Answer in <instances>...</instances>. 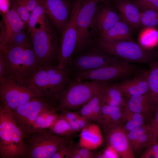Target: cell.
<instances>
[{"label":"cell","mask_w":158,"mask_h":158,"mask_svg":"<svg viewBox=\"0 0 158 158\" xmlns=\"http://www.w3.org/2000/svg\"><path fill=\"white\" fill-rule=\"evenodd\" d=\"M102 131L97 123H90L80 131L79 145L91 150L97 148L104 140Z\"/></svg>","instance_id":"obj_21"},{"label":"cell","mask_w":158,"mask_h":158,"mask_svg":"<svg viewBox=\"0 0 158 158\" xmlns=\"http://www.w3.org/2000/svg\"><path fill=\"white\" fill-rule=\"evenodd\" d=\"M0 22V47L5 45L14 35L27 26L14 10L10 9L1 14Z\"/></svg>","instance_id":"obj_15"},{"label":"cell","mask_w":158,"mask_h":158,"mask_svg":"<svg viewBox=\"0 0 158 158\" xmlns=\"http://www.w3.org/2000/svg\"><path fill=\"white\" fill-rule=\"evenodd\" d=\"M95 46L107 54L130 63L149 65L158 58L150 49L132 40L108 42L98 39Z\"/></svg>","instance_id":"obj_8"},{"label":"cell","mask_w":158,"mask_h":158,"mask_svg":"<svg viewBox=\"0 0 158 158\" xmlns=\"http://www.w3.org/2000/svg\"><path fill=\"white\" fill-rule=\"evenodd\" d=\"M98 3L96 0H80L77 19V42L72 58L95 46L99 35L95 18Z\"/></svg>","instance_id":"obj_4"},{"label":"cell","mask_w":158,"mask_h":158,"mask_svg":"<svg viewBox=\"0 0 158 158\" xmlns=\"http://www.w3.org/2000/svg\"><path fill=\"white\" fill-rule=\"evenodd\" d=\"M99 3H111L113 0H96Z\"/></svg>","instance_id":"obj_45"},{"label":"cell","mask_w":158,"mask_h":158,"mask_svg":"<svg viewBox=\"0 0 158 158\" xmlns=\"http://www.w3.org/2000/svg\"><path fill=\"white\" fill-rule=\"evenodd\" d=\"M154 140H158V108L154 111L149 123Z\"/></svg>","instance_id":"obj_41"},{"label":"cell","mask_w":158,"mask_h":158,"mask_svg":"<svg viewBox=\"0 0 158 158\" xmlns=\"http://www.w3.org/2000/svg\"><path fill=\"white\" fill-rule=\"evenodd\" d=\"M126 107L130 111L143 116L150 121L152 118L154 110L148 93L136 95H124Z\"/></svg>","instance_id":"obj_22"},{"label":"cell","mask_w":158,"mask_h":158,"mask_svg":"<svg viewBox=\"0 0 158 158\" xmlns=\"http://www.w3.org/2000/svg\"><path fill=\"white\" fill-rule=\"evenodd\" d=\"M61 114L57 108L46 109L42 112L34 122L33 126L35 132L49 129Z\"/></svg>","instance_id":"obj_27"},{"label":"cell","mask_w":158,"mask_h":158,"mask_svg":"<svg viewBox=\"0 0 158 158\" xmlns=\"http://www.w3.org/2000/svg\"><path fill=\"white\" fill-rule=\"evenodd\" d=\"M49 130L54 134L66 139L74 133L68 122L61 113L54 123Z\"/></svg>","instance_id":"obj_29"},{"label":"cell","mask_w":158,"mask_h":158,"mask_svg":"<svg viewBox=\"0 0 158 158\" xmlns=\"http://www.w3.org/2000/svg\"><path fill=\"white\" fill-rule=\"evenodd\" d=\"M140 158H158V142H151L140 156Z\"/></svg>","instance_id":"obj_38"},{"label":"cell","mask_w":158,"mask_h":158,"mask_svg":"<svg viewBox=\"0 0 158 158\" xmlns=\"http://www.w3.org/2000/svg\"><path fill=\"white\" fill-rule=\"evenodd\" d=\"M31 44L30 37L24 30L14 35L5 45L6 46H23Z\"/></svg>","instance_id":"obj_35"},{"label":"cell","mask_w":158,"mask_h":158,"mask_svg":"<svg viewBox=\"0 0 158 158\" xmlns=\"http://www.w3.org/2000/svg\"><path fill=\"white\" fill-rule=\"evenodd\" d=\"M74 148L79 158H96V154L92 150L82 147L78 145L74 144Z\"/></svg>","instance_id":"obj_42"},{"label":"cell","mask_w":158,"mask_h":158,"mask_svg":"<svg viewBox=\"0 0 158 158\" xmlns=\"http://www.w3.org/2000/svg\"><path fill=\"white\" fill-rule=\"evenodd\" d=\"M141 25L148 28H153L158 25V11L147 10L141 13Z\"/></svg>","instance_id":"obj_32"},{"label":"cell","mask_w":158,"mask_h":158,"mask_svg":"<svg viewBox=\"0 0 158 158\" xmlns=\"http://www.w3.org/2000/svg\"><path fill=\"white\" fill-rule=\"evenodd\" d=\"M46 14L59 35L68 23L73 2L72 0H42Z\"/></svg>","instance_id":"obj_14"},{"label":"cell","mask_w":158,"mask_h":158,"mask_svg":"<svg viewBox=\"0 0 158 158\" xmlns=\"http://www.w3.org/2000/svg\"><path fill=\"white\" fill-rule=\"evenodd\" d=\"M125 107H120L102 105L97 123L104 133L116 127L121 125Z\"/></svg>","instance_id":"obj_19"},{"label":"cell","mask_w":158,"mask_h":158,"mask_svg":"<svg viewBox=\"0 0 158 158\" xmlns=\"http://www.w3.org/2000/svg\"><path fill=\"white\" fill-rule=\"evenodd\" d=\"M57 107V105L50 100L40 96L11 111L22 130L25 133H29L35 132L34 122L42 112Z\"/></svg>","instance_id":"obj_12"},{"label":"cell","mask_w":158,"mask_h":158,"mask_svg":"<svg viewBox=\"0 0 158 158\" xmlns=\"http://www.w3.org/2000/svg\"><path fill=\"white\" fill-rule=\"evenodd\" d=\"M103 97L107 98L119 103L122 106L126 105L124 95L115 85L114 83H107L102 91Z\"/></svg>","instance_id":"obj_30"},{"label":"cell","mask_w":158,"mask_h":158,"mask_svg":"<svg viewBox=\"0 0 158 158\" xmlns=\"http://www.w3.org/2000/svg\"><path fill=\"white\" fill-rule=\"evenodd\" d=\"M107 83L80 81L69 78L60 99L59 110L80 109L102 90Z\"/></svg>","instance_id":"obj_5"},{"label":"cell","mask_w":158,"mask_h":158,"mask_svg":"<svg viewBox=\"0 0 158 158\" xmlns=\"http://www.w3.org/2000/svg\"><path fill=\"white\" fill-rule=\"evenodd\" d=\"M114 83L124 95H139L149 92L147 71H141L133 78Z\"/></svg>","instance_id":"obj_18"},{"label":"cell","mask_w":158,"mask_h":158,"mask_svg":"<svg viewBox=\"0 0 158 158\" xmlns=\"http://www.w3.org/2000/svg\"><path fill=\"white\" fill-rule=\"evenodd\" d=\"M91 121L88 120L81 115L75 120L68 122L74 133L80 131L90 123Z\"/></svg>","instance_id":"obj_39"},{"label":"cell","mask_w":158,"mask_h":158,"mask_svg":"<svg viewBox=\"0 0 158 158\" xmlns=\"http://www.w3.org/2000/svg\"><path fill=\"white\" fill-rule=\"evenodd\" d=\"M65 139L49 129L25 133L21 158H52Z\"/></svg>","instance_id":"obj_9"},{"label":"cell","mask_w":158,"mask_h":158,"mask_svg":"<svg viewBox=\"0 0 158 158\" xmlns=\"http://www.w3.org/2000/svg\"><path fill=\"white\" fill-rule=\"evenodd\" d=\"M50 21L47 16L42 0L40 2L30 13L28 24L27 33H30L43 29Z\"/></svg>","instance_id":"obj_25"},{"label":"cell","mask_w":158,"mask_h":158,"mask_svg":"<svg viewBox=\"0 0 158 158\" xmlns=\"http://www.w3.org/2000/svg\"><path fill=\"white\" fill-rule=\"evenodd\" d=\"M142 32L140 37V45L148 49L156 44L158 41V32L153 28H148Z\"/></svg>","instance_id":"obj_31"},{"label":"cell","mask_w":158,"mask_h":158,"mask_svg":"<svg viewBox=\"0 0 158 158\" xmlns=\"http://www.w3.org/2000/svg\"><path fill=\"white\" fill-rule=\"evenodd\" d=\"M148 65L150 68L147 70L148 94L154 113L158 108V58Z\"/></svg>","instance_id":"obj_24"},{"label":"cell","mask_w":158,"mask_h":158,"mask_svg":"<svg viewBox=\"0 0 158 158\" xmlns=\"http://www.w3.org/2000/svg\"><path fill=\"white\" fill-rule=\"evenodd\" d=\"M114 8L111 3H98L95 23L99 36L110 30L121 19Z\"/></svg>","instance_id":"obj_16"},{"label":"cell","mask_w":158,"mask_h":158,"mask_svg":"<svg viewBox=\"0 0 158 158\" xmlns=\"http://www.w3.org/2000/svg\"><path fill=\"white\" fill-rule=\"evenodd\" d=\"M111 3L118 11L121 19L131 28H138L141 25L140 10L133 1L113 0Z\"/></svg>","instance_id":"obj_20"},{"label":"cell","mask_w":158,"mask_h":158,"mask_svg":"<svg viewBox=\"0 0 158 158\" xmlns=\"http://www.w3.org/2000/svg\"><path fill=\"white\" fill-rule=\"evenodd\" d=\"M40 0H22L28 10L30 13L38 4Z\"/></svg>","instance_id":"obj_44"},{"label":"cell","mask_w":158,"mask_h":158,"mask_svg":"<svg viewBox=\"0 0 158 158\" xmlns=\"http://www.w3.org/2000/svg\"><path fill=\"white\" fill-rule=\"evenodd\" d=\"M130 28L121 19L108 31L100 35L98 39L108 42L131 40Z\"/></svg>","instance_id":"obj_23"},{"label":"cell","mask_w":158,"mask_h":158,"mask_svg":"<svg viewBox=\"0 0 158 158\" xmlns=\"http://www.w3.org/2000/svg\"><path fill=\"white\" fill-rule=\"evenodd\" d=\"M40 96H42L32 83L26 84L12 80L0 78V103L11 111Z\"/></svg>","instance_id":"obj_10"},{"label":"cell","mask_w":158,"mask_h":158,"mask_svg":"<svg viewBox=\"0 0 158 158\" xmlns=\"http://www.w3.org/2000/svg\"><path fill=\"white\" fill-rule=\"evenodd\" d=\"M131 1H133V0H130Z\"/></svg>","instance_id":"obj_46"},{"label":"cell","mask_w":158,"mask_h":158,"mask_svg":"<svg viewBox=\"0 0 158 158\" xmlns=\"http://www.w3.org/2000/svg\"><path fill=\"white\" fill-rule=\"evenodd\" d=\"M121 60L116 57L104 52L95 46L72 58L67 70L69 73L91 71L113 64Z\"/></svg>","instance_id":"obj_13"},{"label":"cell","mask_w":158,"mask_h":158,"mask_svg":"<svg viewBox=\"0 0 158 158\" xmlns=\"http://www.w3.org/2000/svg\"><path fill=\"white\" fill-rule=\"evenodd\" d=\"M143 11L152 10L158 11V0H135L132 1Z\"/></svg>","instance_id":"obj_37"},{"label":"cell","mask_w":158,"mask_h":158,"mask_svg":"<svg viewBox=\"0 0 158 158\" xmlns=\"http://www.w3.org/2000/svg\"><path fill=\"white\" fill-rule=\"evenodd\" d=\"M69 78L68 70L57 64L40 67L30 80L41 95L58 106L61 97Z\"/></svg>","instance_id":"obj_3"},{"label":"cell","mask_w":158,"mask_h":158,"mask_svg":"<svg viewBox=\"0 0 158 158\" xmlns=\"http://www.w3.org/2000/svg\"><path fill=\"white\" fill-rule=\"evenodd\" d=\"M68 143L67 139L63 141L60 144L52 158H68Z\"/></svg>","instance_id":"obj_40"},{"label":"cell","mask_w":158,"mask_h":158,"mask_svg":"<svg viewBox=\"0 0 158 158\" xmlns=\"http://www.w3.org/2000/svg\"><path fill=\"white\" fill-rule=\"evenodd\" d=\"M29 35L40 67L58 64L60 36L50 21L43 29L31 33Z\"/></svg>","instance_id":"obj_6"},{"label":"cell","mask_w":158,"mask_h":158,"mask_svg":"<svg viewBox=\"0 0 158 158\" xmlns=\"http://www.w3.org/2000/svg\"><path fill=\"white\" fill-rule=\"evenodd\" d=\"M107 145L111 146L122 158H134L135 155L127 136L121 126L116 127L104 133Z\"/></svg>","instance_id":"obj_17"},{"label":"cell","mask_w":158,"mask_h":158,"mask_svg":"<svg viewBox=\"0 0 158 158\" xmlns=\"http://www.w3.org/2000/svg\"><path fill=\"white\" fill-rule=\"evenodd\" d=\"M145 118L141 114L133 112L125 107L121 126L127 133L133 129L145 124Z\"/></svg>","instance_id":"obj_28"},{"label":"cell","mask_w":158,"mask_h":158,"mask_svg":"<svg viewBox=\"0 0 158 158\" xmlns=\"http://www.w3.org/2000/svg\"><path fill=\"white\" fill-rule=\"evenodd\" d=\"M80 7V0L74 1L66 27L60 38L58 66L67 70L76 46L77 39V19Z\"/></svg>","instance_id":"obj_11"},{"label":"cell","mask_w":158,"mask_h":158,"mask_svg":"<svg viewBox=\"0 0 158 158\" xmlns=\"http://www.w3.org/2000/svg\"><path fill=\"white\" fill-rule=\"evenodd\" d=\"M0 56L5 64L3 76L0 78L31 84V78L40 67L31 44L1 48Z\"/></svg>","instance_id":"obj_1"},{"label":"cell","mask_w":158,"mask_h":158,"mask_svg":"<svg viewBox=\"0 0 158 158\" xmlns=\"http://www.w3.org/2000/svg\"><path fill=\"white\" fill-rule=\"evenodd\" d=\"M150 129L149 124H145L126 133L131 146L139 137Z\"/></svg>","instance_id":"obj_36"},{"label":"cell","mask_w":158,"mask_h":158,"mask_svg":"<svg viewBox=\"0 0 158 158\" xmlns=\"http://www.w3.org/2000/svg\"><path fill=\"white\" fill-rule=\"evenodd\" d=\"M140 71L134 63L121 60L113 64L92 70L69 73V75L70 78L78 80L110 83H119L131 78Z\"/></svg>","instance_id":"obj_7"},{"label":"cell","mask_w":158,"mask_h":158,"mask_svg":"<svg viewBox=\"0 0 158 158\" xmlns=\"http://www.w3.org/2000/svg\"><path fill=\"white\" fill-rule=\"evenodd\" d=\"M102 154L103 158H118L120 157L116 151L109 145H107Z\"/></svg>","instance_id":"obj_43"},{"label":"cell","mask_w":158,"mask_h":158,"mask_svg":"<svg viewBox=\"0 0 158 158\" xmlns=\"http://www.w3.org/2000/svg\"><path fill=\"white\" fill-rule=\"evenodd\" d=\"M102 90L79 109V113L82 116L91 121L97 122L102 105L101 99Z\"/></svg>","instance_id":"obj_26"},{"label":"cell","mask_w":158,"mask_h":158,"mask_svg":"<svg viewBox=\"0 0 158 158\" xmlns=\"http://www.w3.org/2000/svg\"><path fill=\"white\" fill-rule=\"evenodd\" d=\"M25 135L11 110L0 103V158H21Z\"/></svg>","instance_id":"obj_2"},{"label":"cell","mask_w":158,"mask_h":158,"mask_svg":"<svg viewBox=\"0 0 158 158\" xmlns=\"http://www.w3.org/2000/svg\"><path fill=\"white\" fill-rule=\"evenodd\" d=\"M11 9L15 11L27 26L30 13L22 0H9Z\"/></svg>","instance_id":"obj_34"},{"label":"cell","mask_w":158,"mask_h":158,"mask_svg":"<svg viewBox=\"0 0 158 158\" xmlns=\"http://www.w3.org/2000/svg\"><path fill=\"white\" fill-rule=\"evenodd\" d=\"M152 141L155 140L150 129L139 137L132 145L135 155V153H139L144 149L146 148L150 142Z\"/></svg>","instance_id":"obj_33"}]
</instances>
